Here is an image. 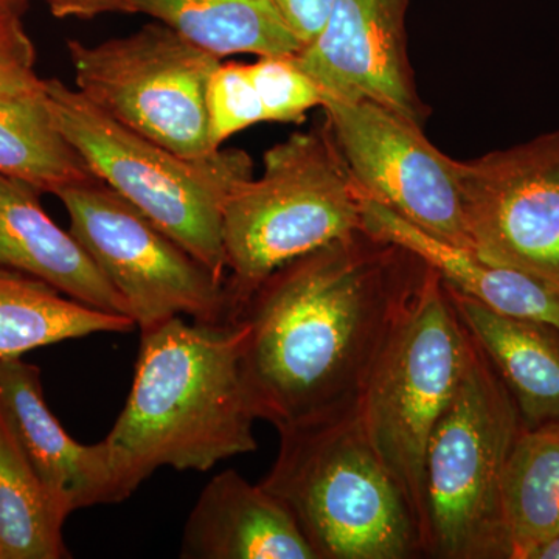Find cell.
<instances>
[{
  "mask_svg": "<svg viewBox=\"0 0 559 559\" xmlns=\"http://www.w3.org/2000/svg\"><path fill=\"white\" fill-rule=\"evenodd\" d=\"M425 270L414 253L362 230L264 280L237 319L257 418L278 430L358 406Z\"/></svg>",
  "mask_w": 559,
  "mask_h": 559,
  "instance_id": "6da1fadb",
  "label": "cell"
},
{
  "mask_svg": "<svg viewBox=\"0 0 559 559\" xmlns=\"http://www.w3.org/2000/svg\"><path fill=\"white\" fill-rule=\"evenodd\" d=\"M241 323L165 320L142 331L130 396L108 441L128 495L157 469H212L257 450Z\"/></svg>",
  "mask_w": 559,
  "mask_h": 559,
  "instance_id": "7a4b0ae2",
  "label": "cell"
},
{
  "mask_svg": "<svg viewBox=\"0 0 559 559\" xmlns=\"http://www.w3.org/2000/svg\"><path fill=\"white\" fill-rule=\"evenodd\" d=\"M261 481L293 514L318 559H414L421 536L409 503L353 409L278 429Z\"/></svg>",
  "mask_w": 559,
  "mask_h": 559,
  "instance_id": "3957f363",
  "label": "cell"
},
{
  "mask_svg": "<svg viewBox=\"0 0 559 559\" xmlns=\"http://www.w3.org/2000/svg\"><path fill=\"white\" fill-rule=\"evenodd\" d=\"M223 209L226 288L238 319L249 297L289 261L364 230L355 180L329 128L294 132L264 154Z\"/></svg>",
  "mask_w": 559,
  "mask_h": 559,
  "instance_id": "277c9868",
  "label": "cell"
},
{
  "mask_svg": "<svg viewBox=\"0 0 559 559\" xmlns=\"http://www.w3.org/2000/svg\"><path fill=\"white\" fill-rule=\"evenodd\" d=\"M522 429L510 390L471 337L465 373L426 450L423 557L511 559L502 480Z\"/></svg>",
  "mask_w": 559,
  "mask_h": 559,
  "instance_id": "5b68a950",
  "label": "cell"
},
{
  "mask_svg": "<svg viewBox=\"0 0 559 559\" xmlns=\"http://www.w3.org/2000/svg\"><path fill=\"white\" fill-rule=\"evenodd\" d=\"M44 90L58 128L94 175L226 282L224 202L252 176L249 154L221 148L202 159L179 156L110 119L60 80H44Z\"/></svg>",
  "mask_w": 559,
  "mask_h": 559,
  "instance_id": "8992f818",
  "label": "cell"
},
{
  "mask_svg": "<svg viewBox=\"0 0 559 559\" xmlns=\"http://www.w3.org/2000/svg\"><path fill=\"white\" fill-rule=\"evenodd\" d=\"M469 347V333L452 307L447 285L426 266L359 400L364 430L409 503L419 536L426 450L457 392Z\"/></svg>",
  "mask_w": 559,
  "mask_h": 559,
  "instance_id": "52a82bcc",
  "label": "cell"
},
{
  "mask_svg": "<svg viewBox=\"0 0 559 559\" xmlns=\"http://www.w3.org/2000/svg\"><path fill=\"white\" fill-rule=\"evenodd\" d=\"M68 49L76 91L110 119L190 159L219 151L207 112L219 58L159 21L97 46L69 40Z\"/></svg>",
  "mask_w": 559,
  "mask_h": 559,
  "instance_id": "ba28073f",
  "label": "cell"
},
{
  "mask_svg": "<svg viewBox=\"0 0 559 559\" xmlns=\"http://www.w3.org/2000/svg\"><path fill=\"white\" fill-rule=\"evenodd\" d=\"M81 242L120 294L140 331L173 318L235 322L226 282L102 179L57 194Z\"/></svg>",
  "mask_w": 559,
  "mask_h": 559,
  "instance_id": "9c48e42d",
  "label": "cell"
},
{
  "mask_svg": "<svg viewBox=\"0 0 559 559\" xmlns=\"http://www.w3.org/2000/svg\"><path fill=\"white\" fill-rule=\"evenodd\" d=\"M322 108L362 200L473 249L455 159L433 146L421 127L370 100L325 98Z\"/></svg>",
  "mask_w": 559,
  "mask_h": 559,
  "instance_id": "30bf717a",
  "label": "cell"
},
{
  "mask_svg": "<svg viewBox=\"0 0 559 559\" xmlns=\"http://www.w3.org/2000/svg\"><path fill=\"white\" fill-rule=\"evenodd\" d=\"M455 171L474 252L559 289V130Z\"/></svg>",
  "mask_w": 559,
  "mask_h": 559,
  "instance_id": "8fae6325",
  "label": "cell"
},
{
  "mask_svg": "<svg viewBox=\"0 0 559 559\" xmlns=\"http://www.w3.org/2000/svg\"><path fill=\"white\" fill-rule=\"evenodd\" d=\"M407 9L409 0H333L322 31L294 57L323 100L374 102L425 127L429 109L407 53Z\"/></svg>",
  "mask_w": 559,
  "mask_h": 559,
  "instance_id": "7c38bea8",
  "label": "cell"
},
{
  "mask_svg": "<svg viewBox=\"0 0 559 559\" xmlns=\"http://www.w3.org/2000/svg\"><path fill=\"white\" fill-rule=\"evenodd\" d=\"M0 415L33 473L66 516L130 498L108 441L81 444L51 414L38 367L21 358L0 359Z\"/></svg>",
  "mask_w": 559,
  "mask_h": 559,
  "instance_id": "4fadbf2b",
  "label": "cell"
},
{
  "mask_svg": "<svg viewBox=\"0 0 559 559\" xmlns=\"http://www.w3.org/2000/svg\"><path fill=\"white\" fill-rule=\"evenodd\" d=\"M180 558L318 559L293 514L238 471L216 474L183 527Z\"/></svg>",
  "mask_w": 559,
  "mask_h": 559,
  "instance_id": "5bb4252c",
  "label": "cell"
},
{
  "mask_svg": "<svg viewBox=\"0 0 559 559\" xmlns=\"http://www.w3.org/2000/svg\"><path fill=\"white\" fill-rule=\"evenodd\" d=\"M40 191L0 175V267L21 272L97 310L131 318L87 250L47 215Z\"/></svg>",
  "mask_w": 559,
  "mask_h": 559,
  "instance_id": "9a60e30c",
  "label": "cell"
},
{
  "mask_svg": "<svg viewBox=\"0 0 559 559\" xmlns=\"http://www.w3.org/2000/svg\"><path fill=\"white\" fill-rule=\"evenodd\" d=\"M364 231L400 246L463 296L510 318L533 320L559 330V289L524 272L481 259L473 249L419 229L395 212L364 200Z\"/></svg>",
  "mask_w": 559,
  "mask_h": 559,
  "instance_id": "2e32d148",
  "label": "cell"
},
{
  "mask_svg": "<svg viewBox=\"0 0 559 559\" xmlns=\"http://www.w3.org/2000/svg\"><path fill=\"white\" fill-rule=\"evenodd\" d=\"M447 289L460 322L510 390L522 426L559 425V330L499 314L450 285Z\"/></svg>",
  "mask_w": 559,
  "mask_h": 559,
  "instance_id": "e0dca14e",
  "label": "cell"
},
{
  "mask_svg": "<svg viewBox=\"0 0 559 559\" xmlns=\"http://www.w3.org/2000/svg\"><path fill=\"white\" fill-rule=\"evenodd\" d=\"M132 5L219 60L297 55L305 47L272 0H132Z\"/></svg>",
  "mask_w": 559,
  "mask_h": 559,
  "instance_id": "ac0fdd59",
  "label": "cell"
},
{
  "mask_svg": "<svg viewBox=\"0 0 559 559\" xmlns=\"http://www.w3.org/2000/svg\"><path fill=\"white\" fill-rule=\"evenodd\" d=\"M134 320L87 307L21 272L0 267V359L95 333H128Z\"/></svg>",
  "mask_w": 559,
  "mask_h": 559,
  "instance_id": "d6986e66",
  "label": "cell"
},
{
  "mask_svg": "<svg viewBox=\"0 0 559 559\" xmlns=\"http://www.w3.org/2000/svg\"><path fill=\"white\" fill-rule=\"evenodd\" d=\"M0 175L55 197L98 179L58 128L44 81L36 90L0 95Z\"/></svg>",
  "mask_w": 559,
  "mask_h": 559,
  "instance_id": "ffe728a7",
  "label": "cell"
},
{
  "mask_svg": "<svg viewBox=\"0 0 559 559\" xmlns=\"http://www.w3.org/2000/svg\"><path fill=\"white\" fill-rule=\"evenodd\" d=\"M502 511L511 559L559 536V425L521 430L503 473Z\"/></svg>",
  "mask_w": 559,
  "mask_h": 559,
  "instance_id": "44dd1931",
  "label": "cell"
},
{
  "mask_svg": "<svg viewBox=\"0 0 559 559\" xmlns=\"http://www.w3.org/2000/svg\"><path fill=\"white\" fill-rule=\"evenodd\" d=\"M66 520L0 415V559L70 558Z\"/></svg>",
  "mask_w": 559,
  "mask_h": 559,
  "instance_id": "7402d4cb",
  "label": "cell"
},
{
  "mask_svg": "<svg viewBox=\"0 0 559 559\" xmlns=\"http://www.w3.org/2000/svg\"><path fill=\"white\" fill-rule=\"evenodd\" d=\"M210 140L213 148L246 128L267 121L259 91L248 64H219L210 79L207 90Z\"/></svg>",
  "mask_w": 559,
  "mask_h": 559,
  "instance_id": "603a6c76",
  "label": "cell"
},
{
  "mask_svg": "<svg viewBox=\"0 0 559 559\" xmlns=\"http://www.w3.org/2000/svg\"><path fill=\"white\" fill-rule=\"evenodd\" d=\"M294 57L296 55H267L248 64L267 121H301L308 110L322 106V92Z\"/></svg>",
  "mask_w": 559,
  "mask_h": 559,
  "instance_id": "cb8c5ba5",
  "label": "cell"
},
{
  "mask_svg": "<svg viewBox=\"0 0 559 559\" xmlns=\"http://www.w3.org/2000/svg\"><path fill=\"white\" fill-rule=\"evenodd\" d=\"M27 0H0V95L36 90V50L22 22Z\"/></svg>",
  "mask_w": 559,
  "mask_h": 559,
  "instance_id": "d4e9b609",
  "label": "cell"
},
{
  "mask_svg": "<svg viewBox=\"0 0 559 559\" xmlns=\"http://www.w3.org/2000/svg\"><path fill=\"white\" fill-rule=\"evenodd\" d=\"M272 2L304 46L310 44L322 31L333 5V0H272Z\"/></svg>",
  "mask_w": 559,
  "mask_h": 559,
  "instance_id": "484cf974",
  "label": "cell"
},
{
  "mask_svg": "<svg viewBox=\"0 0 559 559\" xmlns=\"http://www.w3.org/2000/svg\"><path fill=\"white\" fill-rule=\"evenodd\" d=\"M57 17L91 20L105 13H135L132 0H46Z\"/></svg>",
  "mask_w": 559,
  "mask_h": 559,
  "instance_id": "4316f807",
  "label": "cell"
},
{
  "mask_svg": "<svg viewBox=\"0 0 559 559\" xmlns=\"http://www.w3.org/2000/svg\"><path fill=\"white\" fill-rule=\"evenodd\" d=\"M524 559H559V536L533 547L525 554Z\"/></svg>",
  "mask_w": 559,
  "mask_h": 559,
  "instance_id": "83f0119b",
  "label": "cell"
}]
</instances>
